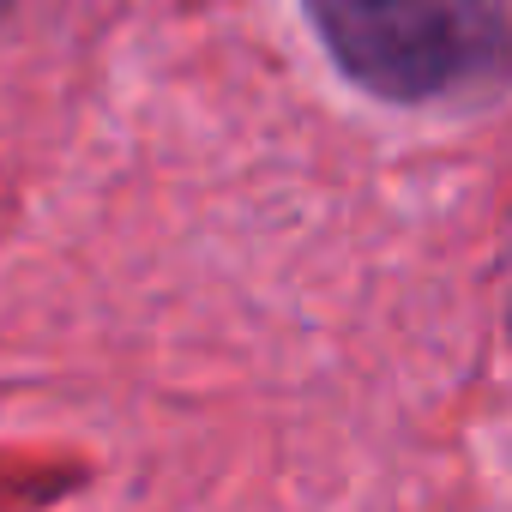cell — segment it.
Instances as JSON below:
<instances>
[{
    "instance_id": "cell-1",
    "label": "cell",
    "mask_w": 512,
    "mask_h": 512,
    "mask_svg": "<svg viewBox=\"0 0 512 512\" xmlns=\"http://www.w3.org/2000/svg\"><path fill=\"white\" fill-rule=\"evenodd\" d=\"M332 67L398 109L512 85V0H302Z\"/></svg>"
}]
</instances>
